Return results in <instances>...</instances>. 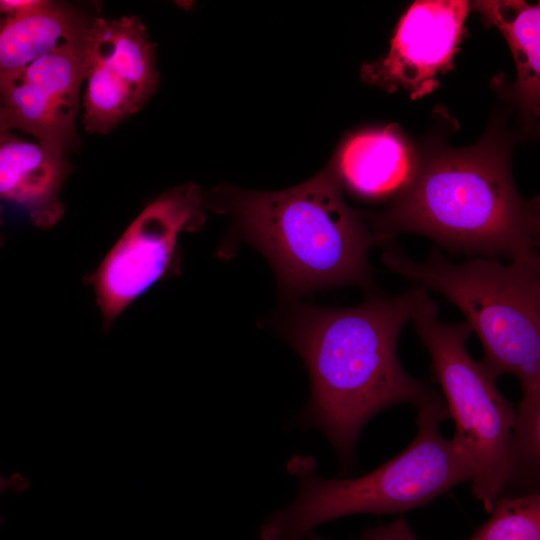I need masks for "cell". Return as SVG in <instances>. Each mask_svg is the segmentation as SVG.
I'll return each mask as SVG.
<instances>
[{
  "label": "cell",
  "mask_w": 540,
  "mask_h": 540,
  "mask_svg": "<svg viewBox=\"0 0 540 540\" xmlns=\"http://www.w3.org/2000/svg\"><path fill=\"white\" fill-rule=\"evenodd\" d=\"M12 131L9 128L8 121L6 118L5 111L0 104V137L3 135H6L8 133H11Z\"/></svg>",
  "instance_id": "obj_19"
},
{
  "label": "cell",
  "mask_w": 540,
  "mask_h": 540,
  "mask_svg": "<svg viewBox=\"0 0 540 540\" xmlns=\"http://www.w3.org/2000/svg\"><path fill=\"white\" fill-rule=\"evenodd\" d=\"M155 46L133 15L93 17L84 38L83 125L106 134L157 91Z\"/></svg>",
  "instance_id": "obj_8"
},
{
  "label": "cell",
  "mask_w": 540,
  "mask_h": 540,
  "mask_svg": "<svg viewBox=\"0 0 540 540\" xmlns=\"http://www.w3.org/2000/svg\"><path fill=\"white\" fill-rule=\"evenodd\" d=\"M204 208V195L194 183L165 191L142 209L86 276L105 331L172 269L179 236L201 228Z\"/></svg>",
  "instance_id": "obj_7"
},
{
  "label": "cell",
  "mask_w": 540,
  "mask_h": 540,
  "mask_svg": "<svg viewBox=\"0 0 540 540\" xmlns=\"http://www.w3.org/2000/svg\"><path fill=\"white\" fill-rule=\"evenodd\" d=\"M429 300L422 286L395 296L375 289L354 307L299 305L284 327L310 379L309 399L296 421L328 438L343 477L372 417L400 404L418 407L436 393L403 369L397 352L402 328Z\"/></svg>",
  "instance_id": "obj_1"
},
{
  "label": "cell",
  "mask_w": 540,
  "mask_h": 540,
  "mask_svg": "<svg viewBox=\"0 0 540 540\" xmlns=\"http://www.w3.org/2000/svg\"><path fill=\"white\" fill-rule=\"evenodd\" d=\"M84 38L40 57L0 89V104L11 131L27 133L63 154L77 147Z\"/></svg>",
  "instance_id": "obj_10"
},
{
  "label": "cell",
  "mask_w": 540,
  "mask_h": 540,
  "mask_svg": "<svg viewBox=\"0 0 540 540\" xmlns=\"http://www.w3.org/2000/svg\"><path fill=\"white\" fill-rule=\"evenodd\" d=\"M469 9L465 0L415 1L399 19L387 54L362 65V80L388 92L402 88L412 99L431 93L451 67Z\"/></svg>",
  "instance_id": "obj_9"
},
{
  "label": "cell",
  "mask_w": 540,
  "mask_h": 540,
  "mask_svg": "<svg viewBox=\"0 0 540 540\" xmlns=\"http://www.w3.org/2000/svg\"><path fill=\"white\" fill-rule=\"evenodd\" d=\"M1 226H2V217H1V206H0V247L3 244V234L1 232Z\"/></svg>",
  "instance_id": "obj_21"
},
{
  "label": "cell",
  "mask_w": 540,
  "mask_h": 540,
  "mask_svg": "<svg viewBox=\"0 0 540 540\" xmlns=\"http://www.w3.org/2000/svg\"><path fill=\"white\" fill-rule=\"evenodd\" d=\"M92 18L52 0L29 14L0 17V89L40 57L82 40Z\"/></svg>",
  "instance_id": "obj_13"
},
{
  "label": "cell",
  "mask_w": 540,
  "mask_h": 540,
  "mask_svg": "<svg viewBox=\"0 0 540 540\" xmlns=\"http://www.w3.org/2000/svg\"><path fill=\"white\" fill-rule=\"evenodd\" d=\"M416 408L417 432L411 443L361 476L325 479L317 475L313 457L293 456L287 470L298 480L296 497L269 514L259 540H303L315 527L353 514L404 513L470 481L451 439L440 432L441 423L450 418L442 395L436 392Z\"/></svg>",
  "instance_id": "obj_5"
},
{
  "label": "cell",
  "mask_w": 540,
  "mask_h": 540,
  "mask_svg": "<svg viewBox=\"0 0 540 540\" xmlns=\"http://www.w3.org/2000/svg\"><path fill=\"white\" fill-rule=\"evenodd\" d=\"M304 540H326V539L323 537L317 536L311 532L304 538Z\"/></svg>",
  "instance_id": "obj_20"
},
{
  "label": "cell",
  "mask_w": 540,
  "mask_h": 540,
  "mask_svg": "<svg viewBox=\"0 0 540 540\" xmlns=\"http://www.w3.org/2000/svg\"><path fill=\"white\" fill-rule=\"evenodd\" d=\"M49 0H0V17H16L35 12Z\"/></svg>",
  "instance_id": "obj_17"
},
{
  "label": "cell",
  "mask_w": 540,
  "mask_h": 540,
  "mask_svg": "<svg viewBox=\"0 0 540 540\" xmlns=\"http://www.w3.org/2000/svg\"><path fill=\"white\" fill-rule=\"evenodd\" d=\"M360 214L381 246L415 233L453 253L510 261L539 246V198L519 195L508 143L496 129L472 147L416 157L410 182L391 204Z\"/></svg>",
  "instance_id": "obj_2"
},
{
  "label": "cell",
  "mask_w": 540,
  "mask_h": 540,
  "mask_svg": "<svg viewBox=\"0 0 540 540\" xmlns=\"http://www.w3.org/2000/svg\"><path fill=\"white\" fill-rule=\"evenodd\" d=\"M69 171L66 154L12 132L0 137V200L23 207L40 229L60 221L61 190Z\"/></svg>",
  "instance_id": "obj_11"
},
{
  "label": "cell",
  "mask_w": 540,
  "mask_h": 540,
  "mask_svg": "<svg viewBox=\"0 0 540 540\" xmlns=\"http://www.w3.org/2000/svg\"><path fill=\"white\" fill-rule=\"evenodd\" d=\"M490 518L467 540H540V495L501 496Z\"/></svg>",
  "instance_id": "obj_15"
},
{
  "label": "cell",
  "mask_w": 540,
  "mask_h": 540,
  "mask_svg": "<svg viewBox=\"0 0 540 540\" xmlns=\"http://www.w3.org/2000/svg\"><path fill=\"white\" fill-rule=\"evenodd\" d=\"M412 321L454 419L451 441L470 472L472 494L490 513L512 482L515 409L496 378L470 356L466 341L472 331L465 321H440L431 299Z\"/></svg>",
  "instance_id": "obj_6"
},
{
  "label": "cell",
  "mask_w": 540,
  "mask_h": 540,
  "mask_svg": "<svg viewBox=\"0 0 540 540\" xmlns=\"http://www.w3.org/2000/svg\"><path fill=\"white\" fill-rule=\"evenodd\" d=\"M391 272L445 296L478 336L480 361L497 378L511 374L520 384L513 453L524 465L540 458V258L533 253L506 264L474 257L454 264L433 249L416 262L388 244L381 255Z\"/></svg>",
  "instance_id": "obj_4"
},
{
  "label": "cell",
  "mask_w": 540,
  "mask_h": 540,
  "mask_svg": "<svg viewBox=\"0 0 540 540\" xmlns=\"http://www.w3.org/2000/svg\"><path fill=\"white\" fill-rule=\"evenodd\" d=\"M29 486V481L22 475L15 473L10 477H3L0 475V494L5 490H13L15 492H22ZM1 525V517H0Z\"/></svg>",
  "instance_id": "obj_18"
},
{
  "label": "cell",
  "mask_w": 540,
  "mask_h": 540,
  "mask_svg": "<svg viewBox=\"0 0 540 540\" xmlns=\"http://www.w3.org/2000/svg\"><path fill=\"white\" fill-rule=\"evenodd\" d=\"M341 186L364 200H392L408 185L416 157L394 125L349 136L331 161Z\"/></svg>",
  "instance_id": "obj_12"
},
{
  "label": "cell",
  "mask_w": 540,
  "mask_h": 540,
  "mask_svg": "<svg viewBox=\"0 0 540 540\" xmlns=\"http://www.w3.org/2000/svg\"><path fill=\"white\" fill-rule=\"evenodd\" d=\"M358 540H419L403 517L387 525L365 529Z\"/></svg>",
  "instance_id": "obj_16"
},
{
  "label": "cell",
  "mask_w": 540,
  "mask_h": 540,
  "mask_svg": "<svg viewBox=\"0 0 540 540\" xmlns=\"http://www.w3.org/2000/svg\"><path fill=\"white\" fill-rule=\"evenodd\" d=\"M472 7L506 39L515 61L517 80L512 96L528 125L539 115L540 5L521 0L474 1Z\"/></svg>",
  "instance_id": "obj_14"
},
{
  "label": "cell",
  "mask_w": 540,
  "mask_h": 540,
  "mask_svg": "<svg viewBox=\"0 0 540 540\" xmlns=\"http://www.w3.org/2000/svg\"><path fill=\"white\" fill-rule=\"evenodd\" d=\"M204 206L232 217L233 239L267 258L286 301L346 285L375 290L368 254L380 243L346 203L332 162L285 190L216 187L204 195Z\"/></svg>",
  "instance_id": "obj_3"
}]
</instances>
